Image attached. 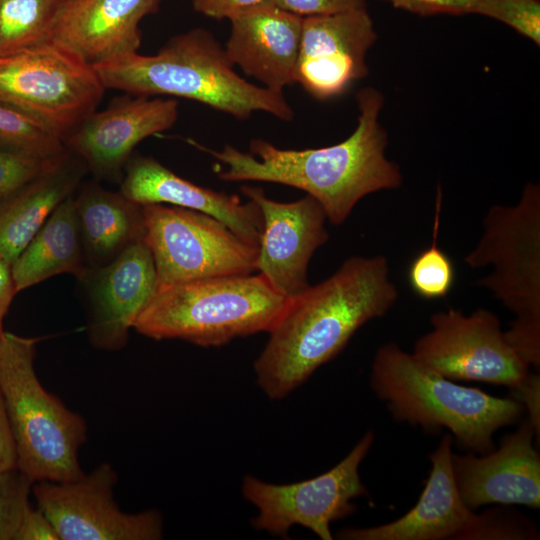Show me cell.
Instances as JSON below:
<instances>
[{
  "instance_id": "7",
  "label": "cell",
  "mask_w": 540,
  "mask_h": 540,
  "mask_svg": "<svg viewBox=\"0 0 540 540\" xmlns=\"http://www.w3.org/2000/svg\"><path fill=\"white\" fill-rule=\"evenodd\" d=\"M472 269L492 268L477 281L513 315L504 331L519 356L540 366V186L529 182L514 205H493L482 235L464 258Z\"/></svg>"
},
{
  "instance_id": "8",
  "label": "cell",
  "mask_w": 540,
  "mask_h": 540,
  "mask_svg": "<svg viewBox=\"0 0 540 540\" xmlns=\"http://www.w3.org/2000/svg\"><path fill=\"white\" fill-rule=\"evenodd\" d=\"M104 91L92 65L52 40L0 56V104L62 141L96 110Z\"/></svg>"
},
{
  "instance_id": "26",
  "label": "cell",
  "mask_w": 540,
  "mask_h": 540,
  "mask_svg": "<svg viewBox=\"0 0 540 540\" xmlns=\"http://www.w3.org/2000/svg\"><path fill=\"white\" fill-rule=\"evenodd\" d=\"M441 191H437L432 244L418 253L408 269V282L413 292L427 300L447 296L455 281V269L449 256L437 246L441 210Z\"/></svg>"
},
{
  "instance_id": "35",
  "label": "cell",
  "mask_w": 540,
  "mask_h": 540,
  "mask_svg": "<svg viewBox=\"0 0 540 540\" xmlns=\"http://www.w3.org/2000/svg\"><path fill=\"white\" fill-rule=\"evenodd\" d=\"M263 0H191L194 10L213 19L230 20Z\"/></svg>"
},
{
  "instance_id": "4",
  "label": "cell",
  "mask_w": 540,
  "mask_h": 540,
  "mask_svg": "<svg viewBox=\"0 0 540 540\" xmlns=\"http://www.w3.org/2000/svg\"><path fill=\"white\" fill-rule=\"evenodd\" d=\"M370 384L397 421L432 433L445 428L474 454L492 451L494 433L520 422L525 412L515 398L495 397L454 383L395 342L376 351Z\"/></svg>"
},
{
  "instance_id": "24",
  "label": "cell",
  "mask_w": 540,
  "mask_h": 540,
  "mask_svg": "<svg viewBox=\"0 0 540 540\" xmlns=\"http://www.w3.org/2000/svg\"><path fill=\"white\" fill-rule=\"evenodd\" d=\"M86 268L74 194L51 213L11 265L16 293L62 273Z\"/></svg>"
},
{
  "instance_id": "2",
  "label": "cell",
  "mask_w": 540,
  "mask_h": 540,
  "mask_svg": "<svg viewBox=\"0 0 540 540\" xmlns=\"http://www.w3.org/2000/svg\"><path fill=\"white\" fill-rule=\"evenodd\" d=\"M358 121L342 142L302 150L277 148L263 139H252L250 153L231 145L214 150L189 141L224 165L217 170L223 181H262L301 189L322 206L327 220L340 225L365 196L402 185L399 166L385 154L387 133L379 123L384 104L372 87L356 94Z\"/></svg>"
},
{
  "instance_id": "10",
  "label": "cell",
  "mask_w": 540,
  "mask_h": 540,
  "mask_svg": "<svg viewBox=\"0 0 540 540\" xmlns=\"http://www.w3.org/2000/svg\"><path fill=\"white\" fill-rule=\"evenodd\" d=\"M374 441L367 431L337 465L314 478L291 484H273L246 475L243 497L257 509L253 528L287 538L294 525L303 526L322 540H332V522L355 512L352 500L368 494L359 467Z\"/></svg>"
},
{
  "instance_id": "21",
  "label": "cell",
  "mask_w": 540,
  "mask_h": 540,
  "mask_svg": "<svg viewBox=\"0 0 540 540\" xmlns=\"http://www.w3.org/2000/svg\"><path fill=\"white\" fill-rule=\"evenodd\" d=\"M452 435L445 434L429 456L431 469L415 506L400 518L374 527L346 528L343 540H459L475 512L462 500L452 472Z\"/></svg>"
},
{
  "instance_id": "3",
  "label": "cell",
  "mask_w": 540,
  "mask_h": 540,
  "mask_svg": "<svg viewBox=\"0 0 540 540\" xmlns=\"http://www.w3.org/2000/svg\"><path fill=\"white\" fill-rule=\"evenodd\" d=\"M105 89L132 95H171L203 103L237 119L265 112L294 117L283 93L241 76L215 36L194 28L171 37L155 55H121L93 66Z\"/></svg>"
},
{
  "instance_id": "36",
  "label": "cell",
  "mask_w": 540,
  "mask_h": 540,
  "mask_svg": "<svg viewBox=\"0 0 540 540\" xmlns=\"http://www.w3.org/2000/svg\"><path fill=\"white\" fill-rule=\"evenodd\" d=\"M16 540H60L53 524L37 507L27 512Z\"/></svg>"
},
{
  "instance_id": "32",
  "label": "cell",
  "mask_w": 540,
  "mask_h": 540,
  "mask_svg": "<svg viewBox=\"0 0 540 540\" xmlns=\"http://www.w3.org/2000/svg\"><path fill=\"white\" fill-rule=\"evenodd\" d=\"M262 2L301 17L367 8V0H263Z\"/></svg>"
},
{
  "instance_id": "16",
  "label": "cell",
  "mask_w": 540,
  "mask_h": 540,
  "mask_svg": "<svg viewBox=\"0 0 540 540\" xmlns=\"http://www.w3.org/2000/svg\"><path fill=\"white\" fill-rule=\"evenodd\" d=\"M134 96L95 110L63 141L97 180L120 183L137 144L170 129L177 120L176 100Z\"/></svg>"
},
{
  "instance_id": "28",
  "label": "cell",
  "mask_w": 540,
  "mask_h": 540,
  "mask_svg": "<svg viewBox=\"0 0 540 540\" xmlns=\"http://www.w3.org/2000/svg\"><path fill=\"white\" fill-rule=\"evenodd\" d=\"M536 525L526 516L506 508L475 513L471 524L459 540H524L538 539Z\"/></svg>"
},
{
  "instance_id": "30",
  "label": "cell",
  "mask_w": 540,
  "mask_h": 540,
  "mask_svg": "<svg viewBox=\"0 0 540 540\" xmlns=\"http://www.w3.org/2000/svg\"><path fill=\"white\" fill-rule=\"evenodd\" d=\"M475 14L498 20L540 45L539 0H480Z\"/></svg>"
},
{
  "instance_id": "5",
  "label": "cell",
  "mask_w": 540,
  "mask_h": 540,
  "mask_svg": "<svg viewBox=\"0 0 540 540\" xmlns=\"http://www.w3.org/2000/svg\"><path fill=\"white\" fill-rule=\"evenodd\" d=\"M288 299L261 274L158 284L133 328L155 340L222 346L237 337L268 333Z\"/></svg>"
},
{
  "instance_id": "27",
  "label": "cell",
  "mask_w": 540,
  "mask_h": 540,
  "mask_svg": "<svg viewBox=\"0 0 540 540\" xmlns=\"http://www.w3.org/2000/svg\"><path fill=\"white\" fill-rule=\"evenodd\" d=\"M0 147L40 158H54L67 149L61 139L28 116L0 104Z\"/></svg>"
},
{
  "instance_id": "18",
  "label": "cell",
  "mask_w": 540,
  "mask_h": 540,
  "mask_svg": "<svg viewBox=\"0 0 540 540\" xmlns=\"http://www.w3.org/2000/svg\"><path fill=\"white\" fill-rule=\"evenodd\" d=\"M230 62L276 93L296 84L303 17L261 2L230 20Z\"/></svg>"
},
{
  "instance_id": "33",
  "label": "cell",
  "mask_w": 540,
  "mask_h": 540,
  "mask_svg": "<svg viewBox=\"0 0 540 540\" xmlns=\"http://www.w3.org/2000/svg\"><path fill=\"white\" fill-rule=\"evenodd\" d=\"M393 7L428 16L435 14H475L480 0H383Z\"/></svg>"
},
{
  "instance_id": "20",
  "label": "cell",
  "mask_w": 540,
  "mask_h": 540,
  "mask_svg": "<svg viewBox=\"0 0 540 540\" xmlns=\"http://www.w3.org/2000/svg\"><path fill=\"white\" fill-rule=\"evenodd\" d=\"M162 0H63L51 40L94 66L138 52L139 24Z\"/></svg>"
},
{
  "instance_id": "1",
  "label": "cell",
  "mask_w": 540,
  "mask_h": 540,
  "mask_svg": "<svg viewBox=\"0 0 540 540\" xmlns=\"http://www.w3.org/2000/svg\"><path fill=\"white\" fill-rule=\"evenodd\" d=\"M398 296L385 256L348 258L331 276L288 299L254 361L257 385L270 399L286 397L365 323L384 316Z\"/></svg>"
},
{
  "instance_id": "15",
  "label": "cell",
  "mask_w": 540,
  "mask_h": 540,
  "mask_svg": "<svg viewBox=\"0 0 540 540\" xmlns=\"http://www.w3.org/2000/svg\"><path fill=\"white\" fill-rule=\"evenodd\" d=\"M376 40L367 8L303 17L296 83L318 100L343 94L367 75Z\"/></svg>"
},
{
  "instance_id": "9",
  "label": "cell",
  "mask_w": 540,
  "mask_h": 540,
  "mask_svg": "<svg viewBox=\"0 0 540 540\" xmlns=\"http://www.w3.org/2000/svg\"><path fill=\"white\" fill-rule=\"evenodd\" d=\"M145 236L159 284L257 271L259 247L203 212L167 204L142 205Z\"/></svg>"
},
{
  "instance_id": "6",
  "label": "cell",
  "mask_w": 540,
  "mask_h": 540,
  "mask_svg": "<svg viewBox=\"0 0 540 540\" xmlns=\"http://www.w3.org/2000/svg\"><path fill=\"white\" fill-rule=\"evenodd\" d=\"M38 338L0 334V392L17 450V469L33 482H63L84 474L78 455L84 418L48 392L34 368Z\"/></svg>"
},
{
  "instance_id": "23",
  "label": "cell",
  "mask_w": 540,
  "mask_h": 540,
  "mask_svg": "<svg viewBox=\"0 0 540 540\" xmlns=\"http://www.w3.org/2000/svg\"><path fill=\"white\" fill-rule=\"evenodd\" d=\"M86 267L112 262L127 247L144 239L142 205L120 192L88 182L74 194Z\"/></svg>"
},
{
  "instance_id": "17",
  "label": "cell",
  "mask_w": 540,
  "mask_h": 540,
  "mask_svg": "<svg viewBox=\"0 0 540 540\" xmlns=\"http://www.w3.org/2000/svg\"><path fill=\"white\" fill-rule=\"evenodd\" d=\"M527 419L505 435L497 449L476 456H451L454 480L463 502L475 510L489 504L540 507V455ZM537 439H539L537 437Z\"/></svg>"
},
{
  "instance_id": "19",
  "label": "cell",
  "mask_w": 540,
  "mask_h": 540,
  "mask_svg": "<svg viewBox=\"0 0 540 540\" xmlns=\"http://www.w3.org/2000/svg\"><path fill=\"white\" fill-rule=\"evenodd\" d=\"M119 192L140 204H167L215 217L240 238L259 247L263 219L252 200L201 187L186 180L151 156L132 155L126 163Z\"/></svg>"
},
{
  "instance_id": "11",
  "label": "cell",
  "mask_w": 540,
  "mask_h": 540,
  "mask_svg": "<svg viewBox=\"0 0 540 540\" xmlns=\"http://www.w3.org/2000/svg\"><path fill=\"white\" fill-rule=\"evenodd\" d=\"M430 323L431 330L417 339L411 353L442 376L514 390L530 373L490 310L478 308L466 315L449 308L434 313Z\"/></svg>"
},
{
  "instance_id": "31",
  "label": "cell",
  "mask_w": 540,
  "mask_h": 540,
  "mask_svg": "<svg viewBox=\"0 0 540 540\" xmlns=\"http://www.w3.org/2000/svg\"><path fill=\"white\" fill-rule=\"evenodd\" d=\"M64 154L40 158L0 147V200L49 170Z\"/></svg>"
},
{
  "instance_id": "29",
  "label": "cell",
  "mask_w": 540,
  "mask_h": 540,
  "mask_svg": "<svg viewBox=\"0 0 540 540\" xmlns=\"http://www.w3.org/2000/svg\"><path fill=\"white\" fill-rule=\"evenodd\" d=\"M33 483L17 468L0 472V540H16L31 508Z\"/></svg>"
},
{
  "instance_id": "37",
  "label": "cell",
  "mask_w": 540,
  "mask_h": 540,
  "mask_svg": "<svg viewBox=\"0 0 540 540\" xmlns=\"http://www.w3.org/2000/svg\"><path fill=\"white\" fill-rule=\"evenodd\" d=\"M17 468L14 436L0 392V472Z\"/></svg>"
},
{
  "instance_id": "22",
  "label": "cell",
  "mask_w": 540,
  "mask_h": 540,
  "mask_svg": "<svg viewBox=\"0 0 540 540\" xmlns=\"http://www.w3.org/2000/svg\"><path fill=\"white\" fill-rule=\"evenodd\" d=\"M88 172L84 161L67 150L49 170L0 200V256L10 266Z\"/></svg>"
},
{
  "instance_id": "14",
  "label": "cell",
  "mask_w": 540,
  "mask_h": 540,
  "mask_svg": "<svg viewBox=\"0 0 540 540\" xmlns=\"http://www.w3.org/2000/svg\"><path fill=\"white\" fill-rule=\"evenodd\" d=\"M241 192L262 214L259 274L281 295L296 296L309 286L307 271L313 254L329 239L322 206L310 195L283 203L268 198L261 187L243 185Z\"/></svg>"
},
{
  "instance_id": "34",
  "label": "cell",
  "mask_w": 540,
  "mask_h": 540,
  "mask_svg": "<svg viewBox=\"0 0 540 540\" xmlns=\"http://www.w3.org/2000/svg\"><path fill=\"white\" fill-rule=\"evenodd\" d=\"M518 400L528 412L527 420L534 427L537 437L540 434V377L538 374L527 375L519 387L512 390Z\"/></svg>"
},
{
  "instance_id": "38",
  "label": "cell",
  "mask_w": 540,
  "mask_h": 540,
  "mask_svg": "<svg viewBox=\"0 0 540 540\" xmlns=\"http://www.w3.org/2000/svg\"><path fill=\"white\" fill-rule=\"evenodd\" d=\"M15 294L11 266L0 256V334L4 332L3 321Z\"/></svg>"
},
{
  "instance_id": "12",
  "label": "cell",
  "mask_w": 540,
  "mask_h": 540,
  "mask_svg": "<svg viewBox=\"0 0 540 540\" xmlns=\"http://www.w3.org/2000/svg\"><path fill=\"white\" fill-rule=\"evenodd\" d=\"M116 483V471L103 463L74 480L34 482L32 494L60 540L161 539V514L122 511L113 496Z\"/></svg>"
},
{
  "instance_id": "25",
  "label": "cell",
  "mask_w": 540,
  "mask_h": 540,
  "mask_svg": "<svg viewBox=\"0 0 540 540\" xmlns=\"http://www.w3.org/2000/svg\"><path fill=\"white\" fill-rule=\"evenodd\" d=\"M63 0H0V56L51 41Z\"/></svg>"
},
{
  "instance_id": "13",
  "label": "cell",
  "mask_w": 540,
  "mask_h": 540,
  "mask_svg": "<svg viewBox=\"0 0 540 540\" xmlns=\"http://www.w3.org/2000/svg\"><path fill=\"white\" fill-rule=\"evenodd\" d=\"M77 280L87 302L91 345L105 351L122 349L159 284L145 240L134 242L106 265L86 267Z\"/></svg>"
}]
</instances>
